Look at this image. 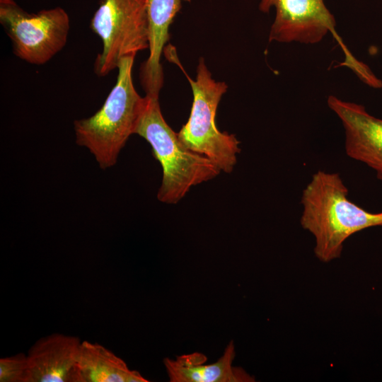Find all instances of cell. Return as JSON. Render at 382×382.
Masks as SVG:
<instances>
[{"label": "cell", "mask_w": 382, "mask_h": 382, "mask_svg": "<svg viewBox=\"0 0 382 382\" xmlns=\"http://www.w3.org/2000/svg\"><path fill=\"white\" fill-rule=\"evenodd\" d=\"M338 173L318 170L303 191L302 227L315 238L314 253L322 262L340 257L345 241L352 234L382 226V212H369L348 197Z\"/></svg>", "instance_id": "1"}, {"label": "cell", "mask_w": 382, "mask_h": 382, "mask_svg": "<svg viewBox=\"0 0 382 382\" xmlns=\"http://www.w3.org/2000/svg\"><path fill=\"white\" fill-rule=\"evenodd\" d=\"M135 56L119 63L117 81L102 107L92 116L76 120V142L87 148L102 169L117 163L122 149L134 130L144 97L137 92L132 81Z\"/></svg>", "instance_id": "2"}, {"label": "cell", "mask_w": 382, "mask_h": 382, "mask_svg": "<svg viewBox=\"0 0 382 382\" xmlns=\"http://www.w3.org/2000/svg\"><path fill=\"white\" fill-rule=\"evenodd\" d=\"M134 134L150 144L155 158L161 166L162 182L157 193L161 202H178L192 186L210 180L221 172L207 157L181 144L178 134L163 117L158 97L145 96Z\"/></svg>", "instance_id": "3"}, {"label": "cell", "mask_w": 382, "mask_h": 382, "mask_svg": "<svg viewBox=\"0 0 382 382\" xmlns=\"http://www.w3.org/2000/svg\"><path fill=\"white\" fill-rule=\"evenodd\" d=\"M184 73L192 87L193 102L189 119L178 133L179 141L185 149L207 157L221 171L230 173L241 152L240 141L234 134L220 132L215 122L219 103L228 86L212 79L202 58L195 80Z\"/></svg>", "instance_id": "4"}, {"label": "cell", "mask_w": 382, "mask_h": 382, "mask_svg": "<svg viewBox=\"0 0 382 382\" xmlns=\"http://www.w3.org/2000/svg\"><path fill=\"white\" fill-rule=\"evenodd\" d=\"M90 28L103 43L94 71L105 76L120 61L149 48V26L144 0H100Z\"/></svg>", "instance_id": "5"}, {"label": "cell", "mask_w": 382, "mask_h": 382, "mask_svg": "<svg viewBox=\"0 0 382 382\" xmlns=\"http://www.w3.org/2000/svg\"><path fill=\"white\" fill-rule=\"evenodd\" d=\"M0 23L13 54L35 65L47 63L64 48L70 28L69 15L61 7L28 13L14 0H0Z\"/></svg>", "instance_id": "6"}, {"label": "cell", "mask_w": 382, "mask_h": 382, "mask_svg": "<svg viewBox=\"0 0 382 382\" xmlns=\"http://www.w3.org/2000/svg\"><path fill=\"white\" fill-rule=\"evenodd\" d=\"M258 8L263 13H268L272 8L275 9L270 42L316 44L331 33L340 42L345 52L344 64L352 66V63H359L337 37L335 17L324 0H261Z\"/></svg>", "instance_id": "7"}, {"label": "cell", "mask_w": 382, "mask_h": 382, "mask_svg": "<svg viewBox=\"0 0 382 382\" xmlns=\"http://www.w3.org/2000/svg\"><path fill=\"white\" fill-rule=\"evenodd\" d=\"M327 103L343 125L347 155L374 169L382 180V119L370 115L361 105L332 95Z\"/></svg>", "instance_id": "8"}, {"label": "cell", "mask_w": 382, "mask_h": 382, "mask_svg": "<svg viewBox=\"0 0 382 382\" xmlns=\"http://www.w3.org/2000/svg\"><path fill=\"white\" fill-rule=\"evenodd\" d=\"M76 336L52 333L37 340L27 354V382H75L81 344Z\"/></svg>", "instance_id": "9"}, {"label": "cell", "mask_w": 382, "mask_h": 382, "mask_svg": "<svg viewBox=\"0 0 382 382\" xmlns=\"http://www.w3.org/2000/svg\"><path fill=\"white\" fill-rule=\"evenodd\" d=\"M149 26L148 59L141 65L140 79L146 96L158 97L163 84L161 57L170 38L169 27L182 8L190 0H144Z\"/></svg>", "instance_id": "10"}, {"label": "cell", "mask_w": 382, "mask_h": 382, "mask_svg": "<svg viewBox=\"0 0 382 382\" xmlns=\"http://www.w3.org/2000/svg\"><path fill=\"white\" fill-rule=\"evenodd\" d=\"M235 346L231 341L222 356L214 364H204L207 357L200 352L165 358L163 364L170 382H252L254 378L243 369L233 366Z\"/></svg>", "instance_id": "11"}, {"label": "cell", "mask_w": 382, "mask_h": 382, "mask_svg": "<svg viewBox=\"0 0 382 382\" xmlns=\"http://www.w3.org/2000/svg\"><path fill=\"white\" fill-rule=\"evenodd\" d=\"M75 382H147L136 370L103 345L81 342L76 365Z\"/></svg>", "instance_id": "12"}, {"label": "cell", "mask_w": 382, "mask_h": 382, "mask_svg": "<svg viewBox=\"0 0 382 382\" xmlns=\"http://www.w3.org/2000/svg\"><path fill=\"white\" fill-rule=\"evenodd\" d=\"M27 354L23 352L0 359L1 382H27Z\"/></svg>", "instance_id": "13"}]
</instances>
